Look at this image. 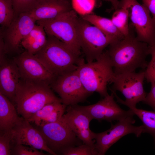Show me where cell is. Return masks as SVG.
<instances>
[{"instance_id": "cell-18", "label": "cell", "mask_w": 155, "mask_h": 155, "mask_svg": "<svg viewBox=\"0 0 155 155\" xmlns=\"http://www.w3.org/2000/svg\"><path fill=\"white\" fill-rule=\"evenodd\" d=\"M72 9L70 1L40 0L29 12L36 22L53 19Z\"/></svg>"}, {"instance_id": "cell-23", "label": "cell", "mask_w": 155, "mask_h": 155, "mask_svg": "<svg viewBox=\"0 0 155 155\" xmlns=\"http://www.w3.org/2000/svg\"><path fill=\"white\" fill-rule=\"evenodd\" d=\"M142 121L144 133L150 134L153 137L155 144V111L137 108L136 106H129Z\"/></svg>"}, {"instance_id": "cell-2", "label": "cell", "mask_w": 155, "mask_h": 155, "mask_svg": "<svg viewBox=\"0 0 155 155\" xmlns=\"http://www.w3.org/2000/svg\"><path fill=\"white\" fill-rule=\"evenodd\" d=\"M56 102L62 101L49 85L21 78L15 103L18 114L24 119L28 120L46 105Z\"/></svg>"}, {"instance_id": "cell-32", "label": "cell", "mask_w": 155, "mask_h": 155, "mask_svg": "<svg viewBox=\"0 0 155 155\" xmlns=\"http://www.w3.org/2000/svg\"><path fill=\"white\" fill-rule=\"evenodd\" d=\"M150 92L147 94L144 103L150 106L155 111V83H151Z\"/></svg>"}, {"instance_id": "cell-24", "label": "cell", "mask_w": 155, "mask_h": 155, "mask_svg": "<svg viewBox=\"0 0 155 155\" xmlns=\"http://www.w3.org/2000/svg\"><path fill=\"white\" fill-rule=\"evenodd\" d=\"M111 19L113 24L124 36L129 34L130 27L129 26V12L124 5H120L119 8L115 10Z\"/></svg>"}, {"instance_id": "cell-4", "label": "cell", "mask_w": 155, "mask_h": 155, "mask_svg": "<svg viewBox=\"0 0 155 155\" xmlns=\"http://www.w3.org/2000/svg\"><path fill=\"white\" fill-rule=\"evenodd\" d=\"M47 35L46 44L35 55L57 76L77 70L83 58L55 37Z\"/></svg>"}, {"instance_id": "cell-33", "label": "cell", "mask_w": 155, "mask_h": 155, "mask_svg": "<svg viewBox=\"0 0 155 155\" xmlns=\"http://www.w3.org/2000/svg\"><path fill=\"white\" fill-rule=\"evenodd\" d=\"M143 4L148 9L151 13L152 18L155 23V0H142Z\"/></svg>"}, {"instance_id": "cell-16", "label": "cell", "mask_w": 155, "mask_h": 155, "mask_svg": "<svg viewBox=\"0 0 155 155\" xmlns=\"http://www.w3.org/2000/svg\"><path fill=\"white\" fill-rule=\"evenodd\" d=\"M66 112L63 117L78 138L83 144L95 146L94 132L90 128L91 118L75 105L67 106Z\"/></svg>"}, {"instance_id": "cell-8", "label": "cell", "mask_w": 155, "mask_h": 155, "mask_svg": "<svg viewBox=\"0 0 155 155\" xmlns=\"http://www.w3.org/2000/svg\"><path fill=\"white\" fill-rule=\"evenodd\" d=\"M50 86L67 106L84 102L92 94L85 88L77 70L57 76Z\"/></svg>"}, {"instance_id": "cell-17", "label": "cell", "mask_w": 155, "mask_h": 155, "mask_svg": "<svg viewBox=\"0 0 155 155\" xmlns=\"http://www.w3.org/2000/svg\"><path fill=\"white\" fill-rule=\"evenodd\" d=\"M0 93L13 104L20 83L21 76L18 67L14 61L0 57Z\"/></svg>"}, {"instance_id": "cell-7", "label": "cell", "mask_w": 155, "mask_h": 155, "mask_svg": "<svg viewBox=\"0 0 155 155\" xmlns=\"http://www.w3.org/2000/svg\"><path fill=\"white\" fill-rule=\"evenodd\" d=\"M77 28L81 50L87 63L96 60L106 47L117 40L106 35L80 16L78 19Z\"/></svg>"}, {"instance_id": "cell-10", "label": "cell", "mask_w": 155, "mask_h": 155, "mask_svg": "<svg viewBox=\"0 0 155 155\" xmlns=\"http://www.w3.org/2000/svg\"><path fill=\"white\" fill-rule=\"evenodd\" d=\"M37 127L48 147L56 154V152L61 153L63 150L79 144L80 140L63 116L56 122Z\"/></svg>"}, {"instance_id": "cell-25", "label": "cell", "mask_w": 155, "mask_h": 155, "mask_svg": "<svg viewBox=\"0 0 155 155\" xmlns=\"http://www.w3.org/2000/svg\"><path fill=\"white\" fill-rule=\"evenodd\" d=\"M11 0H0V24L3 27L8 26L15 17Z\"/></svg>"}, {"instance_id": "cell-3", "label": "cell", "mask_w": 155, "mask_h": 155, "mask_svg": "<svg viewBox=\"0 0 155 155\" xmlns=\"http://www.w3.org/2000/svg\"><path fill=\"white\" fill-rule=\"evenodd\" d=\"M84 87L89 92H96L104 97L108 94L107 85L115 74L109 58L104 52L95 61L85 63L83 58L77 69Z\"/></svg>"}, {"instance_id": "cell-29", "label": "cell", "mask_w": 155, "mask_h": 155, "mask_svg": "<svg viewBox=\"0 0 155 155\" xmlns=\"http://www.w3.org/2000/svg\"><path fill=\"white\" fill-rule=\"evenodd\" d=\"M11 148V154L15 155H43L45 154L30 146L15 144Z\"/></svg>"}, {"instance_id": "cell-15", "label": "cell", "mask_w": 155, "mask_h": 155, "mask_svg": "<svg viewBox=\"0 0 155 155\" xmlns=\"http://www.w3.org/2000/svg\"><path fill=\"white\" fill-rule=\"evenodd\" d=\"M9 132L11 146L15 144L28 145L52 155H57L48 147L39 131L24 118Z\"/></svg>"}, {"instance_id": "cell-22", "label": "cell", "mask_w": 155, "mask_h": 155, "mask_svg": "<svg viewBox=\"0 0 155 155\" xmlns=\"http://www.w3.org/2000/svg\"><path fill=\"white\" fill-rule=\"evenodd\" d=\"M80 17L97 27L108 36L117 40L122 39L125 37L113 24L111 19L92 13Z\"/></svg>"}, {"instance_id": "cell-13", "label": "cell", "mask_w": 155, "mask_h": 155, "mask_svg": "<svg viewBox=\"0 0 155 155\" xmlns=\"http://www.w3.org/2000/svg\"><path fill=\"white\" fill-rule=\"evenodd\" d=\"M115 96L111 92L96 103L87 106L75 105L92 119L99 121H106L109 122L119 121L128 117L133 116L135 114L130 109L125 111L122 109L115 100Z\"/></svg>"}, {"instance_id": "cell-6", "label": "cell", "mask_w": 155, "mask_h": 155, "mask_svg": "<svg viewBox=\"0 0 155 155\" xmlns=\"http://www.w3.org/2000/svg\"><path fill=\"white\" fill-rule=\"evenodd\" d=\"M145 71L115 74L110 89L117 102L127 107H135L145 100L147 94L143 86Z\"/></svg>"}, {"instance_id": "cell-28", "label": "cell", "mask_w": 155, "mask_h": 155, "mask_svg": "<svg viewBox=\"0 0 155 155\" xmlns=\"http://www.w3.org/2000/svg\"><path fill=\"white\" fill-rule=\"evenodd\" d=\"M15 16L29 12L37 5L40 0H11Z\"/></svg>"}, {"instance_id": "cell-35", "label": "cell", "mask_w": 155, "mask_h": 155, "mask_svg": "<svg viewBox=\"0 0 155 155\" xmlns=\"http://www.w3.org/2000/svg\"><path fill=\"white\" fill-rule=\"evenodd\" d=\"M67 0L71 1V0Z\"/></svg>"}, {"instance_id": "cell-31", "label": "cell", "mask_w": 155, "mask_h": 155, "mask_svg": "<svg viewBox=\"0 0 155 155\" xmlns=\"http://www.w3.org/2000/svg\"><path fill=\"white\" fill-rule=\"evenodd\" d=\"M150 47L151 58L145 70V78L148 82L155 83V46Z\"/></svg>"}, {"instance_id": "cell-14", "label": "cell", "mask_w": 155, "mask_h": 155, "mask_svg": "<svg viewBox=\"0 0 155 155\" xmlns=\"http://www.w3.org/2000/svg\"><path fill=\"white\" fill-rule=\"evenodd\" d=\"M36 21L29 12L16 16L4 32L1 33L6 53L18 51L22 40L36 25Z\"/></svg>"}, {"instance_id": "cell-34", "label": "cell", "mask_w": 155, "mask_h": 155, "mask_svg": "<svg viewBox=\"0 0 155 155\" xmlns=\"http://www.w3.org/2000/svg\"><path fill=\"white\" fill-rule=\"evenodd\" d=\"M99 1H104L110 2L112 4L114 9L115 10L120 7V1L118 0H98Z\"/></svg>"}, {"instance_id": "cell-20", "label": "cell", "mask_w": 155, "mask_h": 155, "mask_svg": "<svg viewBox=\"0 0 155 155\" xmlns=\"http://www.w3.org/2000/svg\"><path fill=\"white\" fill-rule=\"evenodd\" d=\"M13 104L0 93V130L9 131L18 125L23 118L18 115Z\"/></svg>"}, {"instance_id": "cell-26", "label": "cell", "mask_w": 155, "mask_h": 155, "mask_svg": "<svg viewBox=\"0 0 155 155\" xmlns=\"http://www.w3.org/2000/svg\"><path fill=\"white\" fill-rule=\"evenodd\" d=\"M72 9L80 16L92 13L96 5V0H71Z\"/></svg>"}, {"instance_id": "cell-1", "label": "cell", "mask_w": 155, "mask_h": 155, "mask_svg": "<svg viewBox=\"0 0 155 155\" xmlns=\"http://www.w3.org/2000/svg\"><path fill=\"white\" fill-rule=\"evenodd\" d=\"M131 29L128 35L112 42L105 51L115 74L135 72L147 66L146 59L150 55V47L139 40Z\"/></svg>"}, {"instance_id": "cell-21", "label": "cell", "mask_w": 155, "mask_h": 155, "mask_svg": "<svg viewBox=\"0 0 155 155\" xmlns=\"http://www.w3.org/2000/svg\"><path fill=\"white\" fill-rule=\"evenodd\" d=\"M47 40V35L43 27L37 24L22 40L21 45L25 51L36 55L44 47Z\"/></svg>"}, {"instance_id": "cell-9", "label": "cell", "mask_w": 155, "mask_h": 155, "mask_svg": "<svg viewBox=\"0 0 155 155\" xmlns=\"http://www.w3.org/2000/svg\"><path fill=\"white\" fill-rule=\"evenodd\" d=\"M120 5L127 9L137 39L150 46H155V23L148 8L137 0H121Z\"/></svg>"}, {"instance_id": "cell-30", "label": "cell", "mask_w": 155, "mask_h": 155, "mask_svg": "<svg viewBox=\"0 0 155 155\" xmlns=\"http://www.w3.org/2000/svg\"><path fill=\"white\" fill-rule=\"evenodd\" d=\"M11 155V145L9 131H0V155Z\"/></svg>"}, {"instance_id": "cell-19", "label": "cell", "mask_w": 155, "mask_h": 155, "mask_svg": "<svg viewBox=\"0 0 155 155\" xmlns=\"http://www.w3.org/2000/svg\"><path fill=\"white\" fill-rule=\"evenodd\" d=\"M67 106L61 102H56L47 104L34 113L27 120L37 127L59 120L66 112Z\"/></svg>"}, {"instance_id": "cell-5", "label": "cell", "mask_w": 155, "mask_h": 155, "mask_svg": "<svg viewBox=\"0 0 155 155\" xmlns=\"http://www.w3.org/2000/svg\"><path fill=\"white\" fill-rule=\"evenodd\" d=\"M78 17L72 9L53 19L37 21L36 23L43 27L47 35L55 37L80 56L81 48L77 28Z\"/></svg>"}, {"instance_id": "cell-12", "label": "cell", "mask_w": 155, "mask_h": 155, "mask_svg": "<svg viewBox=\"0 0 155 155\" xmlns=\"http://www.w3.org/2000/svg\"><path fill=\"white\" fill-rule=\"evenodd\" d=\"M13 59L23 80L50 86L57 77L35 55L25 51Z\"/></svg>"}, {"instance_id": "cell-27", "label": "cell", "mask_w": 155, "mask_h": 155, "mask_svg": "<svg viewBox=\"0 0 155 155\" xmlns=\"http://www.w3.org/2000/svg\"><path fill=\"white\" fill-rule=\"evenodd\" d=\"M61 153L63 155H98L95 146L85 144L67 148L62 150Z\"/></svg>"}, {"instance_id": "cell-11", "label": "cell", "mask_w": 155, "mask_h": 155, "mask_svg": "<svg viewBox=\"0 0 155 155\" xmlns=\"http://www.w3.org/2000/svg\"><path fill=\"white\" fill-rule=\"evenodd\" d=\"M133 116L128 117L118 121L115 124H111V128L104 132H94L95 146L98 155H104L114 144L123 137L129 134H134L137 137L144 133L143 125L135 126L133 125L135 121Z\"/></svg>"}]
</instances>
